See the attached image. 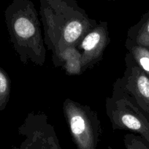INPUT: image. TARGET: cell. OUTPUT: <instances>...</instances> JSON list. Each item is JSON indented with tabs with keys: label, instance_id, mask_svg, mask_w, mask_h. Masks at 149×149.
Returning <instances> with one entry per match:
<instances>
[{
	"label": "cell",
	"instance_id": "cell-7",
	"mask_svg": "<svg viewBox=\"0 0 149 149\" xmlns=\"http://www.w3.org/2000/svg\"><path fill=\"white\" fill-rule=\"evenodd\" d=\"M110 42L108 24L100 21L78 42L76 47L81 54L84 71L92 68L103 58L104 51Z\"/></svg>",
	"mask_w": 149,
	"mask_h": 149
},
{
	"label": "cell",
	"instance_id": "cell-1",
	"mask_svg": "<svg viewBox=\"0 0 149 149\" xmlns=\"http://www.w3.org/2000/svg\"><path fill=\"white\" fill-rule=\"evenodd\" d=\"M44 42L52 54L76 46L97 24L75 0H39Z\"/></svg>",
	"mask_w": 149,
	"mask_h": 149
},
{
	"label": "cell",
	"instance_id": "cell-8",
	"mask_svg": "<svg viewBox=\"0 0 149 149\" xmlns=\"http://www.w3.org/2000/svg\"><path fill=\"white\" fill-rule=\"evenodd\" d=\"M55 67H61L69 75H79L84 72L81 54L75 46H69L58 54H52Z\"/></svg>",
	"mask_w": 149,
	"mask_h": 149
},
{
	"label": "cell",
	"instance_id": "cell-6",
	"mask_svg": "<svg viewBox=\"0 0 149 149\" xmlns=\"http://www.w3.org/2000/svg\"><path fill=\"white\" fill-rule=\"evenodd\" d=\"M127 93L149 120V77L136 64L130 53L125 56V71L114 83Z\"/></svg>",
	"mask_w": 149,
	"mask_h": 149
},
{
	"label": "cell",
	"instance_id": "cell-4",
	"mask_svg": "<svg viewBox=\"0 0 149 149\" xmlns=\"http://www.w3.org/2000/svg\"><path fill=\"white\" fill-rule=\"evenodd\" d=\"M106 113L113 130H130L149 143V120L130 96L113 84L105 101Z\"/></svg>",
	"mask_w": 149,
	"mask_h": 149
},
{
	"label": "cell",
	"instance_id": "cell-2",
	"mask_svg": "<svg viewBox=\"0 0 149 149\" xmlns=\"http://www.w3.org/2000/svg\"><path fill=\"white\" fill-rule=\"evenodd\" d=\"M5 18L10 41L21 62L43 66L46 50L34 4L31 0H13L5 10Z\"/></svg>",
	"mask_w": 149,
	"mask_h": 149
},
{
	"label": "cell",
	"instance_id": "cell-3",
	"mask_svg": "<svg viewBox=\"0 0 149 149\" xmlns=\"http://www.w3.org/2000/svg\"><path fill=\"white\" fill-rule=\"evenodd\" d=\"M63 113L78 149H97L102 134L98 115L89 106L67 98Z\"/></svg>",
	"mask_w": 149,
	"mask_h": 149
},
{
	"label": "cell",
	"instance_id": "cell-14",
	"mask_svg": "<svg viewBox=\"0 0 149 149\" xmlns=\"http://www.w3.org/2000/svg\"><path fill=\"white\" fill-rule=\"evenodd\" d=\"M107 1H110V2H114V1H116V0H107Z\"/></svg>",
	"mask_w": 149,
	"mask_h": 149
},
{
	"label": "cell",
	"instance_id": "cell-12",
	"mask_svg": "<svg viewBox=\"0 0 149 149\" xmlns=\"http://www.w3.org/2000/svg\"><path fill=\"white\" fill-rule=\"evenodd\" d=\"M126 149H149V143L140 135L127 133L124 137Z\"/></svg>",
	"mask_w": 149,
	"mask_h": 149
},
{
	"label": "cell",
	"instance_id": "cell-11",
	"mask_svg": "<svg viewBox=\"0 0 149 149\" xmlns=\"http://www.w3.org/2000/svg\"><path fill=\"white\" fill-rule=\"evenodd\" d=\"M11 81L8 73L0 67V111L5 110L10 97Z\"/></svg>",
	"mask_w": 149,
	"mask_h": 149
},
{
	"label": "cell",
	"instance_id": "cell-5",
	"mask_svg": "<svg viewBox=\"0 0 149 149\" xmlns=\"http://www.w3.org/2000/svg\"><path fill=\"white\" fill-rule=\"evenodd\" d=\"M18 131L24 140L14 149H61L54 127L42 112L28 113Z\"/></svg>",
	"mask_w": 149,
	"mask_h": 149
},
{
	"label": "cell",
	"instance_id": "cell-9",
	"mask_svg": "<svg viewBox=\"0 0 149 149\" xmlns=\"http://www.w3.org/2000/svg\"><path fill=\"white\" fill-rule=\"evenodd\" d=\"M126 40L149 49V10L127 31Z\"/></svg>",
	"mask_w": 149,
	"mask_h": 149
},
{
	"label": "cell",
	"instance_id": "cell-13",
	"mask_svg": "<svg viewBox=\"0 0 149 149\" xmlns=\"http://www.w3.org/2000/svg\"><path fill=\"white\" fill-rule=\"evenodd\" d=\"M107 149H113V148H112L111 146H108V147H107Z\"/></svg>",
	"mask_w": 149,
	"mask_h": 149
},
{
	"label": "cell",
	"instance_id": "cell-10",
	"mask_svg": "<svg viewBox=\"0 0 149 149\" xmlns=\"http://www.w3.org/2000/svg\"><path fill=\"white\" fill-rule=\"evenodd\" d=\"M125 46L127 52L132 56L136 64L149 77V49L141 45H136L126 40Z\"/></svg>",
	"mask_w": 149,
	"mask_h": 149
}]
</instances>
